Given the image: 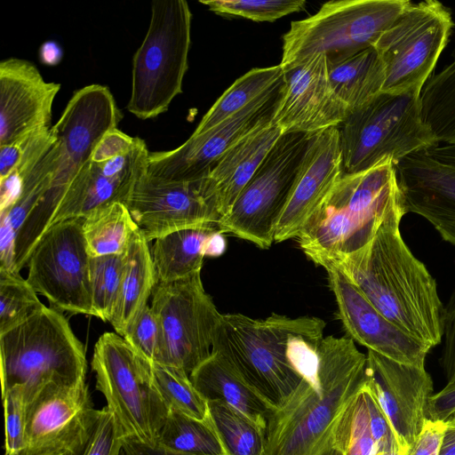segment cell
Segmentation results:
<instances>
[{"instance_id": "cell-1", "label": "cell", "mask_w": 455, "mask_h": 455, "mask_svg": "<svg viewBox=\"0 0 455 455\" xmlns=\"http://www.w3.org/2000/svg\"><path fill=\"white\" fill-rule=\"evenodd\" d=\"M405 214L404 206L391 211L368 243L330 265L339 267L387 319L432 349L443 340L444 306L435 279L402 236Z\"/></svg>"}, {"instance_id": "cell-2", "label": "cell", "mask_w": 455, "mask_h": 455, "mask_svg": "<svg viewBox=\"0 0 455 455\" xmlns=\"http://www.w3.org/2000/svg\"><path fill=\"white\" fill-rule=\"evenodd\" d=\"M366 355L347 337L323 338L317 371L302 377L271 411L264 455H324L346 411L366 383Z\"/></svg>"}, {"instance_id": "cell-3", "label": "cell", "mask_w": 455, "mask_h": 455, "mask_svg": "<svg viewBox=\"0 0 455 455\" xmlns=\"http://www.w3.org/2000/svg\"><path fill=\"white\" fill-rule=\"evenodd\" d=\"M325 323L317 317L273 314L254 319L222 315L212 352L257 393L273 411L293 392L302 377L318 368V348Z\"/></svg>"}, {"instance_id": "cell-4", "label": "cell", "mask_w": 455, "mask_h": 455, "mask_svg": "<svg viewBox=\"0 0 455 455\" xmlns=\"http://www.w3.org/2000/svg\"><path fill=\"white\" fill-rule=\"evenodd\" d=\"M404 206L395 164L386 160L354 174H342L299 236L315 265L326 267L368 243L387 215Z\"/></svg>"}, {"instance_id": "cell-5", "label": "cell", "mask_w": 455, "mask_h": 455, "mask_svg": "<svg viewBox=\"0 0 455 455\" xmlns=\"http://www.w3.org/2000/svg\"><path fill=\"white\" fill-rule=\"evenodd\" d=\"M122 118L123 114L107 86L90 84L73 93L60 119L52 126L60 142V157L51 187L17 234L18 269L27 265L66 191L92 160L101 138L117 128Z\"/></svg>"}, {"instance_id": "cell-6", "label": "cell", "mask_w": 455, "mask_h": 455, "mask_svg": "<svg viewBox=\"0 0 455 455\" xmlns=\"http://www.w3.org/2000/svg\"><path fill=\"white\" fill-rule=\"evenodd\" d=\"M2 393L17 387L28 404L52 384L85 382L86 356L62 312L44 307L0 334Z\"/></svg>"}, {"instance_id": "cell-7", "label": "cell", "mask_w": 455, "mask_h": 455, "mask_svg": "<svg viewBox=\"0 0 455 455\" xmlns=\"http://www.w3.org/2000/svg\"><path fill=\"white\" fill-rule=\"evenodd\" d=\"M420 93L381 92L347 114L338 126L342 174L358 173L386 160L396 165L412 154L437 147L422 116Z\"/></svg>"}, {"instance_id": "cell-8", "label": "cell", "mask_w": 455, "mask_h": 455, "mask_svg": "<svg viewBox=\"0 0 455 455\" xmlns=\"http://www.w3.org/2000/svg\"><path fill=\"white\" fill-rule=\"evenodd\" d=\"M192 13L185 0H155L148 29L132 60L127 109L140 119L167 111L182 92L191 44Z\"/></svg>"}, {"instance_id": "cell-9", "label": "cell", "mask_w": 455, "mask_h": 455, "mask_svg": "<svg viewBox=\"0 0 455 455\" xmlns=\"http://www.w3.org/2000/svg\"><path fill=\"white\" fill-rule=\"evenodd\" d=\"M410 4L409 0L327 2L314 15L291 22L283 36L279 65L287 72L316 54H324L332 63L372 47Z\"/></svg>"}, {"instance_id": "cell-10", "label": "cell", "mask_w": 455, "mask_h": 455, "mask_svg": "<svg viewBox=\"0 0 455 455\" xmlns=\"http://www.w3.org/2000/svg\"><path fill=\"white\" fill-rule=\"evenodd\" d=\"M92 368L124 437L155 443L170 410L153 382L150 363L124 337L105 332L94 346Z\"/></svg>"}, {"instance_id": "cell-11", "label": "cell", "mask_w": 455, "mask_h": 455, "mask_svg": "<svg viewBox=\"0 0 455 455\" xmlns=\"http://www.w3.org/2000/svg\"><path fill=\"white\" fill-rule=\"evenodd\" d=\"M312 135L289 132L280 136L229 212L219 221L222 233L233 234L260 249L272 245Z\"/></svg>"}, {"instance_id": "cell-12", "label": "cell", "mask_w": 455, "mask_h": 455, "mask_svg": "<svg viewBox=\"0 0 455 455\" xmlns=\"http://www.w3.org/2000/svg\"><path fill=\"white\" fill-rule=\"evenodd\" d=\"M453 26L450 10L441 2H411L373 45L384 68L382 92L420 93Z\"/></svg>"}, {"instance_id": "cell-13", "label": "cell", "mask_w": 455, "mask_h": 455, "mask_svg": "<svg viewBox=\"0 0 455 455\" xmlns=\"http://www.w3.org/2000/svg\"><path fill=\"white\" fill-rule=\"evenodd\" d=\"M150 307L162 333L156 363L180 369L190 376L211 356L222 316L204 288L201 271L173 282L157 283Z\"/></svg>"}, {"instance_id": "cell-14", "label": "cell", "mask_w": 455, "mask_h": 455, "mask_svg": "<svg viewBox=\"0 0 455 455\" xmlns=\"http://www.w3.org/2000/svg\"><path fill=\"white\" fill-rule=\"evenodd\" d=\"M84 220L68 219L44 233L28 259L27 281L52 308L94 316Z\"/></svg>"}, {"instance_id": "cell-15", "label": "cell", "mask_w": 455, "mask_h": 455, "mask_svg": "<svg viewBox=\"0 0 455 455\" xmlns=\"http://www.w3.org/2000/svg\"><path fill=\"white\" fill-rule=\"evenodd\" d=\"M283 80L235 115L206 131L193 134L169 151L149 153L147 173L170 181H193L208 176L218 161L237 142L272 122Z\"/></svg>"}, {"instance_id": "cell-16", "label": "cell", "mask_w": 455, "mask_h": 455, "mask_svg": "<svg viewBox=\"0 0 455 455\" xmlns=\"http://www.w3.org/2000/svg\"><path fill=\"white\" fill-rule=\"evenodd\" d=\"M125 205L148 242L180 229L218 226L221 219L206 196L204 179L170 181L145 171Z\"/></svg>"}, {"instance_id": "cell-17", "label": "cell", "mask_w": 455, "mask_h": 455, "mask_svg": "<svg viewBox=\"0 0 455 455\" xmlns=\"http://www.w3.org/2000/svg\"><path fill=\"white\" fill-rule=\"evenodd\" d=\"M366 358L367 383L407 455L427 419L432 379L425 367L400 363L371 350Z\"/></svg>"}, {"instance_id": "cell-18", "label": "cell", "mask_w": 455, "mask_h": 455, "mask_svg": "<svg viewBox=\"0 0 455 455\" xmlns=\"http://www.w3.org/2000/svg\"><path fill=\"white\" fill-rule=\"evenodd\" d=\"M97 412L86 382L45 387L27 406L26 447L20 455L83 443L92 432Z\"/></svg>"}, {"instance_id": "cell-19", "label": "cell", "mask_w": 455, "mask_h": 455, "mask_svg": "<svg viewBox=\"0 0 455 455\" xmlns=\"http://www.w3.org/2000/svg\"><path fill=\"white\" fill-rule=\"evenodd\" d=\"M347 114V106L330 82L326 56L320 53L284 72L282 93L272 123L282 134H314L338 127Z\"/></svg>"}, {"instance_id": "cell-20", "label": "cell", "mask_w": 455, "mask_h": 455, "mask_svg": "<svg viewBox=\"0 0 455 455\" xmlns=\"http://www.w3.org/2000/svg\"><path fill=\"white\" fill-rule=\"evenodd\" d=\"M395 166L406 213L427 220L455 247V161L447 148L412 154Z\"/></svg>"}, {"instance_id": "cell-21", "label": "cell", "mask_w": 455, "mask_h": 455, "mask_svg": "<svg viewBox=\"0 0 455 455\" xmlns=\"http://www.w3.org/2000/svg\"><path fill=\"white\" fill-rule=\"evenodd\" d=\"M324 269L350 339L397 363L425 367L427 347L387 319L339 267L328 265Z\"/></svg>"}, {"instance_id": "cell-22", "label": "cell", "mask_w": 455, "mask_h": 455, "mask_svg": "<svg viewBox=\"0 0 455 455\" xmlns=\"http://www.w3.org/2000/svg\"><path fill=\"white\" fill-rule=\"evenodd\" d=\"M342 175L338 127L311 137L289 201L278 221L275 243L297 238Z\"/></svg>"}, {"instance_id": "cell-23", "label": "cell", "mask_w": 455, "mask_h": 455, "mask_svg": "<svg viewBox=\"0 0 455 455\" xmlns=\"http://www.w3.org/2000/svg\"><path fill=\"white\" fill-rule=\"evenodd\" d=\"M149 153L145 141L139 138L125 154L104 162L91 160L68 187L50 227L68 219L86 217L106 204H125L147 170Z\"/></svg>"}, {"instance_id": "cell-24", "label": "cell", "mask_w": 455, "mask_h": 455, "mask_svg": "<svg viewBox=\"0 0 455 455\" xmlns=\"http://www.w3.org/2000/svg\"><path fill=\"white\" fill-rule=\"evenodd\" d=\"M60 84L46 82L26 60L0 62V146L51 127L52 104Z\"/></svg>"}, {"instance_id": "cell-25", "label": "cell", "mask_w": 455, "mask_h": 455, "mask_svg": "<svg viewBox=\"0 0 455 455\" xmlns=\"http://www.w3.org/2000/svg\"><path fill=\"white\" fill-rule=\"evenodd\" d=\"M281 135V130L272 122L256 129L232 147L204 179L206 196L221 219L229 212Z\"/></svg>"}, {"instance_id": "cell-26", "label": "cell", "mask_w": 455, "mask_h": 455, "mask_svg": "<svg viewBox=\"0 0 455 455\" xmlns=\"http://www.w3.org/2000/svg\"><path fill=\"white\" fill-rule=\"evenodd\" d=\"M218 226L180 229L155 240L150 248L157 283H170L201 271L205 256L217 257L226 249Z\"/></svg>"}, {"instance_id": "cell-27", "label": "cell", "mask_w": 455, "mask_h": 455, "mask_svg": "<svg viewBox=\"0 0 455 455\" xmlns=\"http://www.w3.org/2000/svg\"><path fill=\"white\" fill-rule=\"evenodd\" d=\"M189 377L207 402L222 401L266 430L272 410L219 354L212 352Z\"/></svg>"}, {"instance_id": "cell-28", "label": "cell", "mask_w": 455, "mask_h": 455, "mask_svg": "<svg viewBox=\"0 0 455 455\" xmlns=\"http://www.w3.org/2000/svg\"><path fill=\"white\" fill-rule=\"evenodd\" d=\"M156 283L149 242L139 228L125 252L119 299L109 322L117 334L122 337L126 334L138 315L148 305Z\"/></svg>"}, {"instance_id": "cell-29", "label": "cell", "mask_w": 455, "mask_h": 455, "mask_svg": "<svg viewBox=\"0 0 455 455\" xmlns=\"http://www.w3.org/2000/svg\"><path fill=\"white\" fill-rule=\"evenodd\" d=\"M327 65L331 86L348 113L366 105L382 92L384 68L373 46L345 60L327 62Z\"/></svg>"}, {"instance_id": "cell-30", "label": "cell", "mask_w": 455, "mask_h": 455, "mask_svg": "<svg viewBox=\"0 0 455 455\" xmlns=\"http://www.w3.org/2000/svg\"><path fill=\"white\" fill-rule=\"evenodd\" d=\"M138 228L124 203L115 202L93 210L83 224L90 257L124 254Z\"/></svg>"}, {"instance_id": "cell-31", "label": "cell", "mask_w": 455, "mask_h": 455, "mask_svg": "<svg viewBox=\"0 0 455 455\" xmlns=\"http://www.w3.org/2000/svg\"><path fill=\"white\" fill-rule=\"evenodd\" d=\"M282 67L252 68L226 90L203 116L193 134L218 125L275 88L283 80Z\"/></svg>"}, {"instance_id": "cell-32", "label": "cell", "mask_w": 455, "mask_h": 455, "mask_svg": "<svg viewBox=\"0 0 455 455\" xmlns=\"http://www.w3.org/2000/svg\"><path fill=\"white\" fill-rule=\"evenodd\" d=\"M209 417L225 455H264L265 431L222 401H208Z\"/></svg>"}, {"instance_id": "cell-33", "label": "cell", "mask_w": 455, "mask_h": 455, "mask_svg": "<svg viewBox=\"0 0 455 455\" xmlns=\"http://www.w3.org/2000/svg\"><path fill=\"white\" fill-rule=\"evenodd\" d=\"M156 442L173 450L197 455H225L211 422L170 411Z\"/></svg>"}, {"instance_id": "cell-34", "label": "cell", "mask_w": 455, "mask_h": 455, "mask_svg": "<svg viewBox=\"0 0 455 455\" xmlns=\"http://www.w3.org/2000/svg\"><path fill=\"white\" fill-rule=\"evenodd\" d=\"M153 382L168 406L199 420L209 419L208 402L184 371L158 363H150Z\"/></svg>"}, {"instance_id": "cell-35", "label": "cell", "mask_w": 455, "mask_h": 455, "mask_svg": "<svg viewBox=\"0 0 455 455\" xmlns=\"http://www.w3.org/2000/svg\"><path fill=\"white\" fill-rule=\"evenodd\" d=\"M125 253L90 259L89 279L94 316L110 322L118 302Z\"/></svg>"}, {"instance_id": "cell-36", "label": "cell", "mask_w": 455, "mask_h": 455, "mask_svg": "<svg viewBox=\"0 0 455 455\" xmlns=\"http://www.w3.org/2000/svg\"><path fill=\"white\" fill-rule=\"evenodd\" d=\"M59 157L60 142L57 139L24 179L18 200L9 209L0 212V216L6 218L17 234L28 215L49 190L57 169Z\"/></svg>"}, {"instance_id": "cell-37", "label": "cell", "mask_w": 455, "mask_h": 455, "mask_svg": "<svg viewBox=\"0 0 455 455\" xmlns=\"http://www.w3.org/2000/svg\"><path fill=\"white\" fill-rule=\"evenodd\" d=\"M44 307L20 272L0 267V334L21 324Z\"/></svg>"}, {"instance_id": "cell-38", "label": "cell", "mask_w": 455, "mask_h": 455, "mask_svg": "<svg viewBox=\"0 0 455 455\" xmlns=\"http://www.w3.org/2000/svg\"><path fill=\"white\" fill-rule=\"evenodd\" d=\"M332 448L340 450L344 455H376L378 452L363 388L342 417Z\"/></svg>"}, {"instance_id": "cell-39", "label": "cell", "mask_w": 455, "mask_h": 455, "mask_svg": "<svg viewBox=\"0 0 455 455\" xmlns=\"http://www.w3.org/2000/svg\"><path fill=\"white\" fill-rule=\"evenodd\" d=\"M216 13L240 16L254 21H275L304 9V0H213L200 1Z\"/></svg>"}, {"instance_id": "cell-40", "label": "cell", "mask_w": 455, "mask_h": 455, "mask_svg": "<svg viewBox=\"0 0 455 455\" xmlns=\"http://www.w3.org/2000/svg\"><path fill=\"white\" fill-rule=\"evenodd\" d=\"M4 411V454L20 455L26 447L27 403L17 387L2 393Z\"/></svg>"}, {"instance_id": "cell-41", "label": "cell", "mask_w": 455, "mask_h": 455, "mask_svg": "<svg viewBox=\"0 0 455 455\" xmlns=\"http://www.w3.org/2000/svg\"><path fill=\"white\" fill-rule=\"evenodd\" d=\"M124 438L116 419L105 406L98 410L87 441L73 455H120Z\"/></svg>"}, {"instance_id": "cell-42", "label": "cell", "mask_w": 455, "mask_h": 455, "mask_svg": "<svg viewBox=\"0 0 455 455\" xmlns=\"http://www.w3.org/2000/svg\"><path fill=\"white\" fill-rule=\"evenodd\" d=\"M124 338L149 363L157 361L162 333L159 320L149 305L138 315Z\"/></svg>"}, {"instance_id": "cell-43", "label": "cell", "mask_w": 455, "mask_h": 455, "mask_svg": "<svg viewBox=\"0 0 455 455\" xmlns=\"http://www.w3.org/2000/svg\"><path fill=\"white\" fill-rule=\"evenodd\" d=\"M363 393L368 410L371 435L377 444L378 451H397L402 452L391 425L369 387L367 380L363 387Z\"/></svg>"}, {"instance_id": "cell-44", "label": "cell", "mask_w": 455, "mask_h": 455, "mask_svg": "<svg viewBox=\"0 0 455 455\" xmlns=\"http://www.w3.org/2000/svg\"><path fill=\"white\" fill-rule=\"evenodd\" d=\"M443 345L440 357L447 384L455 382V291L444 306Z\"/></svg>"}, {"instance_id": "cell-45", "label": "cell", "mask_w": 455, "mask_h": 455, "mask_svg": "<svg viewBox=\"0 0 455 455\" xmlns=\"http://www.w3.org/2000/svg\"><path fill=\"white\" fill-rule=\"evenodd\" d=\"M138 137H131L114 128L108 131L98 143L92 160L104 162L129 152L137 143Z\"/></svg>"}, {"instance_id": "cell-46", "label": "cell", "mask_w": 455, "mask_h": 455, "mask_svg": "<svg viewBox=\"0 0 455 455\" xmlns=\"http://www.w3.org/2000/svg\"><path fill=\"white\" fill-rule=\"evenodd\" d=\"M446 422L427 419L410 455H439Z\"/></svg>"}, {"instance_id": "cell-47", "label": "cell", "mask_w": 455, "mask_h": 455, "mask_svg": "<svg viewBox=\"0 0 455 455\" xmlns=\"http://www.w3.org/2000/svg\"><path fill=\"white\" fill-rule=\"evenodd\" d=\"M427 416V419L443 421L455 417V382L447 384L430 397Z\"/></svg>"}, {"instance_id": "cell-48", "label": "cell", "mask_w": 455, "mask_h": 455, "mask_svg": "<svg viewBox=\"0 0 455 455\" xmlns=\"http://www.w3.org/2000/svg\"><path fill=\"white\" fill-rule=\"evenodd\" d=\"M17 233L4 216H0V267L16 270Z\"/></svg>"}, {"instance_id": "cell-49", "label": "cell", "mask_w": 455, "mask_h": 455, "mask_svg": "<svg viewBox=\"0 0 455 455\" xmlns=\"http://www.w3.org/2000/svg\"><path fill=\"white\" fill-rule=\"evenodd\" d=\"M124 455H197L168 448L157 442L148 443L137 440L124 438Z\"/></svg>"}, {"instance_id": "cell-50", "label": "cell", "mask_w": 455, "mask_h": 455, "mask_svg": "<svg viewBox=\"0 0 455 455\" xmlns=\"http://www.w3.org/2000/svg\"><path fill=\"white\" fill-rule=\"evenodd\" d=\"M62 58V50L52 41L43 44L40 47V60L45 65H57Z\"/></svg>"}, {"instance_id": "cell-51", "label": "cell", "mask_w": 455, "mask_h": 455, "mask_svg": "<svg viewBox=\"0 0 455 455\" xmlns=\"http://www.w3.org/2000/svg\"><path fill=\"white\" fill-rule=\"evenodd\" d=\"M439 455H455V417L447 419Z\"/></svg>"}, {"instance_id": "cell-52", "label": "cell", "mask_w": 455, "mask_h": 455, "mask_svg": "<svg viewBox=\"0 0 455 455\" xmlns=\"http://www.w3.org/2000/svg\"><path fill=\"white\" fill-rule=\"evenodd\" d=\"M87 439L84 442H83L76 446L70 447V448L56 450V451H49L36 453V454H31V455H73L79 448L82 447V445L87 441Z\"/></svg>"}, {"instance_id": "cell-53", "label": "cell", "mask_w": 455, "mask_h": 455, "mask_svg": "<svg viewBox=\"0 0 455 455\" xmlns=\"http://www.w3.org/2000/svg\"><path fill=\"white\" fill-rule=\"evenodd\" d=\"M376 455H404V454L402 453L401 451H378L376 453Z\"/></svg>"}, {"instance_id": "cell-54", "label": "cell", "mask_w": 455, "mask_h": 455, "mask_svg": "<svg viewBox=\"0 0 455 455\" xmlns=\"http://www.w3.org/2000/svg\"><path fill=\"white\" fill-rule=\"evenodd\" d=\"M324 455H344V453L337 448H332L331 450L327 451Z\"/></svg>"}, {"instance_id": "cell-55", "label": "cell", "mask_w": 455, "mask_h": 455, "mask_svg": "<svg viewBox=\"0 0 455 455\" xmlns=\"http://www.w3.org/2000/svg\"><path fill=\"white\" fill-rule=\"evenodd\" d=\"M447 149L452 159L455 161V148L453 146H450Z\"/></svg>"}, {"instance_id": "cell-56", "label": "cell", "mask_w": 455, "mask_h": 455, "mask_svg": "<svg viewBox=\"0 0 455 455\" xmlns=\"http://www.w3.org/2000/svg\"><path fill=\"white\" fill-rule=\"evenodd\" d=\"M407 455H410L409 453Z\"/></svg>"}]
</instances>
